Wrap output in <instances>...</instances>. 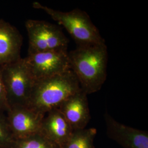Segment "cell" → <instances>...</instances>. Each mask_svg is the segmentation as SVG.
<instances>
[{
	"mask_svg": "<svg viewBox=\"0 0 148 148\" xmlns=\"http://www.w3.org/2000/svg\"><path fill=\"white\" fill-rule=\"evenodd\" d=\"M96 134L97 130L95 128L74 130L61 148H95Z\"/></svg>",
	"mask_w": 148,
	"mask_h": 148,
	"instance_id": "12",
	"label": "cell"
},
{
	"mask_svg": "<svg viewBox=\"0 0 148 148\" xmlns=\"http://www.w3.org/2000/svg\"><path fill=\"white\" fill-rule=\"evenodd\" d=\"M24 60L35 81L61 74L70 69L68 51L27 53Z\"/></svg>",
	"mask_w": 148,
	"mask_h": 148,
	"instance_id": "6",
	"label": "cell"
},
{
	"mask_svg": "<svg viewBox=\"0 0 148 148\" xmlns=\"http://www.w3.org/2000/svg\"><path fill=\"white\" fill-rule=\"evenodd\" d=\"M58 109L73 130L85 128L90 120L87 95L81 88L64 101Z\"/></svg>",
	"mask_w": 148,
	"mask_h": 148,
	"instance_id": "9",
	"label": "cell"
},
{
	"mask_svg": "<svg viewBox=\"0 0 148 148\" xmlns=\"http://www.w3.org/2000/svg\"><path fill=\"white\" fill-rule=\"evenodd\" d=\"M25 27L29 37L28 53L68 51L69 39L58 26L44 21L29 19Z\"/></svg>",
	"mask_w": 148,
	"mask_h": 148,
	"instance_id": "5",
	"label": "cell"
},
{
	"mask_svg": "<svg viewBox=\"0 0 148 148\" xmlns=\"http://www.w3.org/2000/svg\"><path fill=\"white\" fill-rule=\"evenodd\" d=\"M8 148H60L41 132L27 137L14 139Z\"/></svg>",
	"mask_w": 148,
	"mask_h": 148,
	"instance_id": "13",
	"label": "cell"
},
{
	"mask_svg": "<svg viewBox=\"0 0 148 148\" xmlns=\"http://www.w3.org/2000/svg\"><path fill=\"white\" fill-rule=\"evenodd\" d=\"M34 8L41 10L58 22L69 32L77 46H86L105 43L97 27L85 11L78 8L69 12L52 9L39 2L33 3Z\"/></svg>",
	"mask_w": 148,
	"mask_h": 148,
	"instance_id": "3",
	"label": "cell"
},
{
	"mask_svg": "<svg viewBox=\"0 0 148 148\" xmlns=\"http://www.w3.org/2000/svg\"><path fill=\"white\" fill-rule=\"evenodd\" d=\"M73 130L58 108L48 111L43 118L41 133L60 148L68 140Z\"/></svg>",
	"mask_w": 148,
	"mask_h": 148,
	"instance_id": "11",
	"label": "cell"
},
{
	"mask_svg": "<svg viewBox=\"0 0 148 148\" xmlns=\"http://www.w3.org/2000/svg\"><path fill=\"white\" fill-rule=\"evenodd\" d=\"M2 79L8 108L28 106L35 80L24 58L2 66Z\"/></svg>",
	"mask_w": 148,
	"mask_h": 148,
	"instance_id": "4",
	"label": "cell"
},
{
	"mask_svg": "<svg viewBox=\"0 0 148 148\" xmlns=\"http://www.w3.org/2000/svg\"><path fill=\"white\" fill-rule=\"evenodd\" d=\"M14 139L8 127L6 115L0 110V148H8Z\"/></svg>",
	"mask_w": 148,
	"mask_h": 148,
	"instance_id": "14",
	"label": "cell"
},
{
	"mask_svg": "<svg viewBox=\"0 0 148 148\" xmlns=\"http://www.w3.org/2000/svg\"><path fill=\"white\" fill-rule=\"evenodd\" d=\"M106 134L123 148H148L147 131L129 127L105 114Z\"/></svg>",
	"mask_w": 148,
	"mask_h": 148,
	"instance_id": "8",
	"label": "cell"
},
{
	"mask_svg": "<svg viewBox=\"0 0 148 148\" xmlns=\"http://www.w3.org/2000/svg\"><path fill=\"white\" fill-rule=\"evenodd\" d=\"M81 89L71 69L61 74L35 81L28 107L45 115Z\"/></svg>",
	"mask_w": 148,
	"mask_h": 148,
	"instance_id": "2",
	"label": "cell"
},
{
	"mask_svg": "<svg viewBox=\"0 0 148 148\" xmlns=\"http://www.w3.org/2000/svg\"><path fill=\"white\" fill-rule=\"evenodd\" d=\"M23 37L16 27L0 19V66L21 59Z\"/></svg>",
	"mask_w": 148,
	"mask_h": 148,
	"instance_id": "10",
	"label": "cell"
},
{
	"mask_svg": "<svg viewBox=\"0 0 148 148\" xmlns=\"http://www.w3.org/2000/svg\"><path fill=\"white\" fill-rule=\"evenodd\" d=\"M69 64L81 90L88 95L101 90L107 77L108 53L106 42L77 47L68 52Z\"/></svg>",
	"mask_w": 148,
	"mask_h": 148,
	"instance_id": "1",
	"label": "cell"
},
{
	"mask_svg": "<svg viewBox=\"0 0 148 148\" xmlns=\"http://www.w3.org/2000/svg\"><path fill=\"white\" fill-rule=\"evenodd\" d=\"M8 109L5 90L2 79V66H0V110L7 112Z\"/></svg>",
	"mask_w": 148,
	"mask_h": 148,
	"instance_id": "15",
	"label": "cell"
},
{
	"mask_svg": "<svg viewBox=\"0 0 148 148\" xmlns=\"http://www.w3.org/2000/svg\"><path fill=\"white\" fill-rule=\"evenodd\" d=\"M45 116L28 106L9 108L6 112V117L13 139H21L41 132Z\"/></svg>",
	"mask_w": 148,
	"mask_h": 148,
	"instance_id": "7",
	"label": "cell"
}]
</instances>
